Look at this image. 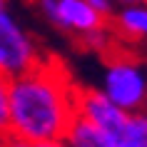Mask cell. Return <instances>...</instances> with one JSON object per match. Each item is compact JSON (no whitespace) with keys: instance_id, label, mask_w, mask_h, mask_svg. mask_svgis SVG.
I'll return each instance as SVG.
<instances>
[{"instance_id":"obj_2","label":"cell","mask_w":147,"mask_h":147,"mask_svg":"<svg viewBox=\"0 0 147 147\" xmlns=\"http://www.w3.org/2000/svg\"><path fill=\"white\" fill-rule=\"evenodd\" d=\"M112 105L127 115L147 110V62L132 53L112 50L105 57V72L97 87Z\"/></svg>"},{"instance_id":"obj_8","label":"cell","mask_w":147,"mask_h":147,"mask_svg":"<svg viewBox=\"0 0 147 147\" xmlns=\"http://www.w3.org/2000/svg\"><path fill=\"white\" fill-rule=\"evenodd\" d=\"M120 147H147V110L130 117V130Z\"/></svg>"},{"instance_id":"obj_1","label":"cell","mask_w":147,"mask_h":147,"mask_svg":"<svg viewBox=\"0 0 147 147\" xmlns=\"http://www.w3.org/2000/svg\"><path fill=\"white\" fill-rule=\"evenodd\" d=\"M78 90L60 60L45 57L38 67L10 80V132L30 145L65 140L78 117Z\"/></svg>"},{"instance_id":"obj_5","label":"cell","mask_w":147,"mask_h":147,"mask_svg":"<svg viewBox=\"0 0 147 147\" xmlns=\"http://www.w3.org/2000/svg\"><path fill=\"white\" fill-rule=\"evenodd\" d=\"M78 117L92 122L97 130H102L107 137H112L117 145L125 142V135L130 130V117L125 110L105 97L97 87H80L78 90Z\"/></svg>"},{"instance_id":"obj_13","label":"cell","mask_w":147,"mask_h":147,"mask_svg":"<svg viewBox=\"0 0 147 147\" xmlns=\"http://www.w3.org/2000/svg\"><path fill=\"white\" fill-rule=\"evenodd\" d=\"M35 147H67L65 140H57V142H45V145H35Z\"/></svg>"},{"instance_id":"obj_10","label":"cell","mask_w":147,"mask_h":147,"mask_svg":"<svg viewBox=\"0 0 147 147\" xmlns=\"http://www.w3.org/2000/svg\"><path fill=\"white\" fill-rule=\"evenodd\" d=\"M82 3H87V5H90L95 13H100L102 18H112V15H115V5H112V0H82Z\"/></svg>"},{"instance_id":"obj_9","label":"cell","mask_w":147,"mask_h":147,"mask_svg":"<svg viewBox=\"0 0 147 147\" xmlns=\"http://www.w3.org/2000/svg\"><path fill=\"white\" fill-rule=\"evenodd\" d=\"M10 132V80L0 75V140Z\"/></svg>"},{"instance_id":"obj_14","label":"cell","mask_w":147,"mask_h":147,"mask_svg":"<svg viewBox=\"0 0 147 147\" xmlns=\"http://www.w3.org/2000/svg\"><path fill=\"white\" fill-rule=\"evenodd\" d=\"M142 3H145V5H147V0H142Z\"/></svg>"},{"instance_id":"obj_7","label":"cell","mask_w":147,"mask_h":147,"mask_svg":"<svg viewBox=\"0 0 147 147\" xmlns=\"http://www.w3.org/2000/svg\"><path fill=\"white\" fill-rule=\"evenodd\" d=\"M65 145L67 147H120L112 137H107L102 130H97L92 122L82 117H75L72 125L65 132Z\"/></svg>"},{"instance_id":"obj_4","label":"cell","mask_w":147,"mask_h":147,"mask_svg":"<svg viewBox=\"0 0 147 147\" xmlns=\"http://www.w3.org/2000/svg\"><path fill=\"white\" fill-rule=\"evenodd\" d=\"M35 8L53 28L72 35L78 42L90 32L107 28V18L95 13L82 0H35Z\"/></svg>"},{"instance_id":"obj_6","label":"cell","mask_w":147,"mask_h":147,"mask_svg":"<svg viewBox=\"0 0 147 147\" xmlns=\"http://www.w3.org/2000/svg\"><path fill=\"white\" fill-rule=\"evenodd\" d=\"M112 20L115 38L130 40V42H147V5H130V8H117Z\"/></svg>"},{"instance_id":"obj_12","label":"cell","mask_w":147,"mask_h":147,"mask_svg":"<svg viewBox=\"0 0 147 147\" xmlns=\"http://www.w3.org/2000/svg\"><path fill=\"white\" fill-rule=\"evenodd\" d=\"M142 0H112V5H120V8H130V5H140Z\"/></svg>"},{"instance_id":"obj_11","label":"cell","mask_w":147,"mask_h":147,"mask_svg":"<svg viewBox=\"0 0 147 147\" xmlns=\"http://www.w3.org/2000/svg\"><path fill=\"white\" fill-rule=\"evenodd\" d=\"M0 147H35V145H30V142H25V140H18V137H13V135H8V137L0 140Z\"/></svg>"},{"instance_id":"obj_3","label":"cell","mask_w":147,"mask_h":147,"mask_svg":"<svg viewBox=\"0 0 147 147\" xmlns=\"http://www.w3.org/2000/svg\"><path fill=\"white\" fill-rule=\"evenodd\" d=\"M45 60L38 40L10 8H0V75L15 80Z\"/></svg>"}]
</instances>
